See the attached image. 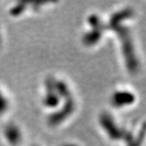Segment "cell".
<instances>
[{"label": "cell", "instance_id": "obj_1", "mask_svg": "<svg viewBox=\"0 0 146 146\" xmlns=\"http://www.w3.org/2000/svg\"><path fill=\"white\" fill-rule=\"evenodd\" d=\"M132 16L133 11L129 7L115 12L110 17L109 25H106V29L114 30L119 36L122 45V51L125 60L126 67L129 72L135 74L139 69V62L135 52L130 30L127 27L122 25L125 20L130 19Z\"/></svg>", "mask_w": 146, "mask_h": 146}, {"label": "cell", "instance_id": "obj_2", "mask_svg": "<svg viewBox=\"0 0 146 146\" xmlns=\"http://www.w3.org/2000/svg\"><path fill=\"white\" fill-rule=\"evenodd\" d=\"M100 124L108 134L110 139L118 141V140H124L130 145L131 143L133 141V136L129 131L120 128L116 124L112 116L108 113H102L100 115Z\"/></svg>", "mask_w": 146, "mask_h": 146}, {"label": "cell", "instance_id": "obj_3", "mask_svg": "<svg viewBox=\"0 0 146 146\" xmlns=\"http://www.w3.org/2000/svg\"><path fill=\"white\" fill-rule=\"evenodd\" d=\"M88 21L92 27V30L84 35L83 42L87 46H92L97 44L102 38L103 31L106 29V25H105L97 15L90 16Z\"/></svg>", "mask_w": 146, "mask_h": 146}, {"label": "cell", "instance_id": "obj_4", "mask_svg": "<svg viewBox=\"0 0 146 146\" xmlns=\"http://www.w3.org/2000/svg\"><path fill=\"white\" fill-rule=\"evenodd\" d=\"M65 100L63 106L57 112H54L49 116L48 123L52 127L59 125L65 119H67L70 115L74 112L76 109V102L72 96Z\"/></svg>", "mask_w": 146, "mask_h": 146}, {"label": "cell", "instance_id": "obj_5", "mask_svg": "<svg viewBox=\"0 0 146 146\" xmlns=\"http://www.w3.org/2000/svg\"><path fill=\"white\" fill-rule=\"evenodd\" d=\"M46 94L43 99L44 105L49 108L57 107L60 102V97L55 89V80L53 77H48L46 80Z\"/></svg>", "mask_w": 146, "mask_h": 146}, {"label": "cell", "instance_id": "obj_6", "mask_svg": "<svg viewBox=\"0 0 146 146\" xmlns=\"http://www.w3.org/2000/svg\"><path fill=\"white\" fill-rule=\"evenodd\" d=\"M135 95L129 91H118L113 94L111 98L112 106L119 108L126 106H130L135 102Z\"/></svg>", "mask_w": 146, "mask_h": 146}, {"label": "cell", "instance_id": "obj_7", "mask_svg": "<svg viewBox=\"0 0 146 146\" xmlns=\"http://www.w3.org/2000/svg\"><path fill=\"white\" fill-rule=\"evenodd\" d=\"M6 139L12 145H16L21 141V133L18 127L15 124H9L5 128Z\"/></svg>", "mask_w": 146, "mask_h": 146}, {"label": "cell", "instance_id": "obj_8", "mask_svg": "<svg viewBox=\"0 0 146 146\" xmlns=\"http://www.w3.org/2000/svg\"><path fill=\"white\" fill-rule=\"evenodd\" d=\"M27 7V3H19L16 6H14L10 10V14L13 16H18L22 12H24Z\"/></svg>", "mask_w": 146, "mask_h": 146}, {"label": "cell", "instance_id": "obj_9", "mask_svg": "<svg viewBox=\"0 0 146 146\" xmlns=\"http://www.w3.org/2000/svg\"><path fill=\"white\" fill-rule=\"evenodd\" d=\"M144 136H145V128L143 126V128L141 131V132L139 133V135L136 136V139H133V141L131 143L130 145L128 146H141V143L144 140Z\"/></svg>", "mask_w": 146, "mask_h": 146}, {"label": "cell", "instance_id": "obj_10", "mask_svg": "<svg viewBox=\"0 0 146 146\" xmlns=\"http://www.w3.org/2000/svg\"><path fill=\"white\" fill-rule=\"evenodd\" d=\"M8 108V102L5 97L0 93V115L4 114Z\"/></svg>", "mask_w": 146, "mask_h": 146}, {"label": "cell", "instance_id": "obj_11", "mask_svg": "<svg viewBox=\"0 0 146 146\" xmlns=\"http://www.w3.org/2000/svg\"><path fill=\"white\" fill-rule=\"evenodd\" d=\"M63 146H76V145H72V144H68V145H63Z\"/></svg>", "mask_w": 146, "mask_h": 146}, {"label": "cell", "instance_id": "obj_12", "mask_svg": "<svg viewBox=\"0 0 146 146\" xmlns=\"http://www.w3.org/2000/svg\"><path fill=\"white\" fill-rule=\"evenodd\" d=\"M0 42H1V40H0Z\"/></svg>", "mask_w": 146, "mask_h": 146}]
</instances>
